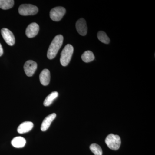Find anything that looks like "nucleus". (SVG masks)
Returning <instances> with one entry per match:
<instances>
[{"mask_svg": "<svg viewBox=\"0 0 155 155\" xmlns=\"http://www.w3.org/2000/svg\"><path fill=\"white\" fill-rule=\"evenodd\" d=\"M64 41V37L61 35H57L53 40L48 50L47 57L50 60L55 58Z\"/></svg>", "mask_w": 155, "mask_h": 155, "instance_id": "obj_1", "label": "nucleus"}, {"mask_svg": "<svg viewBox=\"0 0 155 155\" xmlns=\"http://www.w3.org/2000/svg\"><path fill=\"white\" fill-rule=\"evenodd\" d=\"M73 51L74 48L72 45L68 44L64 47L61 53L60 58V62L62 66L66 67L69 64L72 58Z\"/></svg>", "mask_w": 155, "mask_h": 155, "instance_id": "obj_2", "label": "nucleus"}, {"mask_svg": "<svg viewBox=\"0 0 155 155\" xmlns=\"http://www.w3.org/2000/svg\"><path fill=\"white\" fill-rule=\"evenodd\" d=\"M105 143L109 148L114 150H117L119 149L121 145V138L119 135L111 134L107 137Z\"/></svg>", "mask_w": 155, "mask_h": 155, "instance_id": "obj_3", "label": "nucleus"}, {"mask_svg": "<svg viewBox=\"0 0 155 155\" xmlns=\"http://www.w3.org/2000/svg\"><path fill=\"white\" fill-rule=\"evenodd\" d=\"M19 14L22 16H30L37 14L38 8L36 6L29 4H23L19 6L18 9Z\"/></svg>", "mask_w": 155, "mask_h": 155, "instance_id": "obj_4", "label": "nucleus"}, {"mask_svg": "<svg viewBox=\"0 0 155 155\" xmlns=\"http://www.w3.org/2000/svg\"><path fill=\"white\" fill-rule=\"evenodd\" d=\"M66 12L65 8L62 7H56L50 11V17L53 21L58 22L62 19Z\"/></svg>", "mask_w": 155, "mask_h": 155, "instance_id": "obj_5", "label": "nucleus"}, {"mask_svg": "<svg viewBox=\"0 0 155 155\" xmlns=\"http://www.w3.org/2000/svg\"><path fill=\"white\" fill-rule=\"evenodd\" d=\"M1 34L7 44L14 45L15 42V37L11 31L8 28H3L1 30Z\"/></svg>", "mask_w": 155, "mask_h": 155, "instance_id": "obj_6", "label": "nucleus"}, {"mask_svg": "<svg viewBox=\"0 0 155 155\" xmlns=\"http://www.w3.org/2000/svg\"><path fill=\"white\" fill-rule=\"evenodd\" d=\"M37 68V64L36 62L31 60L26 61L24 64V71L26 75L28 77H31L33 75L36 71Z\"/></svg>", "mask_w": 155, "mask_h": 155, "instance_id": "obj_7", "label": "nucleus"}, {"mask_svg": "<svg viewBox=\"0 0 155 155\" xmlns=\"http://www.w3.org/2000/svg\"><path fill=\"white\" fill-rule=\"evenodd\" d=\"M39 30V26L35 22L31 23L28 25L25 31V34L29 38H32L36 36Z\"/></svg>", "mask_w": 155, "mask_h": 155, "instance_id": "obj_8", "label": "nucleus"}, {"mask_svg": "<svg viewBox=\"0 0 155 155\" xmlns=\"http://www.w3.org/2000/svg\"><path fill=\"white\" fill-rule=\"evenodd\" d=\"M76 28L78 33L82 35L85 36L87 31V27L85 19L81 18L76 23Z\"/></svg>", "mask_w": 155, "mask_h": 155, "instance_id": "obj_9", "label": "nucleus"}, {"mask_svg": "<svg viewBox=\"0 0 155 155\" xmlns=\"http://www.w3.org/2000/svg\"><path fill=\"white\" fill-rule=\"evenodd\" d=\"M56 116H57L56 114L54 113L49 115L45 118L42 123L41 127L42 131H45L47 130L51 124L52 122L54 121V119H55Z\"/></svg>", "mask_w": 155, "mask_h": 155, "instance_id": "obj_10", "label": "nucleus"}, {"mask_svg": "<svg viewBox=\"0 0 155 155\" xmlns=\"http://www.w3.org/2000/svg\"><path fill=\"white\" fill-rule=\"evenodd\" d=\"M51 75L49 70L48 69H45L40 73L39 76L41 83L44 86L48 85L50 83Z\"/></svg>", "mask_w": 155, "mask_h": 155, "instance_id": "obj_11", "label": "nucleus"}, {"mask_svg": "<svg viewBox=\"0 0 155 155\" xmlns=\"http://www.w3.org/2000/svg\"><path fill=\"white\" fill-rule=\"evenodd\" d=\"M33 124L31 122H25L20 124L17 128V131L19 134L27 133L30 131L33 127Z\"/></svg>", "mask_w": 155, "mask_h": 155, "instance_id": "obj_12", "label": "nucleus"}, {"mask_svg": "<svg viewBox=\"0 0 155 155\" xmlns=\"http://www.w3.org/2000/svg\"><path fill=\"white\" fill-rule=\"evenodd\" d=\"M25 143H26V140L25 139L20 136L16 137L13 139L11 141V144L12 146L14 147L18 148L23 147L25 146Z\"/></svg>", "mask_w": 155, "mask_h": 155, "instance_id": "obj_13", "label": "nucleus"}, {"mask_svg": "<svg viewBox=\"0 0 155 155\" xmlns=\"http://www.w3.org/2000/svg\"><path fill=\"white\" fill-rule=\"evenodd\" d=\"M58 96V93L57 91H54L50 94L46 98L44 102V105L45 107H48L51 105L52 103L55 100Z\"/></svg>", "mask_w": 155, "mask_h": 155, "instance_id": "obj_14", "label": "nucleus"}, {"mask_svg": "<svg viewBox=\"0 0 155 155\" xmlns=\"http://www.w3.org/2000/svg\"><path fill=\"white\" fill-rule=\"evenodd\" d=\"M81 59L85 63H89L94 60L95 57L92 52L87 51L83 53L81 56Z\"/></svg>", "mask_w": 155, "mask_h": 155, "instance_id": "obj_15", "label": "nucleus"}, {"mask_svg": "<svg viewBox=\"0 0 155 155\" xmlns=\"http://www.w3.org/2000/svg\"><path fill=\"white\" fill-rule=\"evenodd\" d=\"M13 0H0V8L3 10L11 9L14 5Z\"/></svg>", "mask_w": 155, "mask_h": 155, "instance_id": "obj_16", "label": "nucleus"}, {"mask_svg": "<svg viewBox=\"0 0 155 155\" xmlns=\"http://www.w3.org/2000/svg\"><path fill=\"white\" fill-rule=\"evenodd\" d=\"M97 36L98 39L103 43L106 44H108L110 43V38L108 37L107 34L104 31H99L98 32Z\"/></svg>", "mask_w": 155, "mask_h": 155, "instance_id": "obj_17", "label": "nucleus"}, {"mask_svg": "<svg viewBox=\"0 0 155 155\" xmlns=\"http://www.w3.org/2000/svg\"><path fill=\"white\" fill-rule=\"evenodd\" d=\"M90 149L95 155H102V150L99 145L93 143L91 145Z\"/></svg>", "mask_w": 155, "mask_h": 155, "instance_id": "obj_18", "label": "nucleus"}, {"mask_svg": "<svg viewBox=\"0 0 155 155\" xmlns=\"http://www.w3.org/2000/svg\"><path fill=\"white\" fill-rule=\"evenodd\" d=\"M3 54V49L2 45L0 44V57Z\"/></svg>", "mask_w": 155, "mask_h": 155, "instance_id": "obj_19", "label": "nucleus"}]
</instances>
